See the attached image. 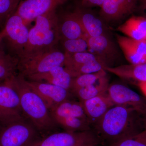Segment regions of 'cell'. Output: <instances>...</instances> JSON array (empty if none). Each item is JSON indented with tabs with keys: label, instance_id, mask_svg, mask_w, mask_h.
Wrapping results in <instances>:
<instances>
[{
	"label": "cell",
	"instance_id": "obj_5",
	"mask_svg": "<svg viewBox=\"0 0 146 146\" xmlns=\"http://www.w3.org/2000/svg\"><path fill=\"white\" fill-rule=\"evenodd\" d=\"M19 74L25 78L46 72L55 67L64 66L65 53L53 48L18 58Z\"/></svg>",
	"mask_w": 146,
	"mask_h": 146
},
{
	"label": "cell",
	"instance_id": "obj_13",
	"mask_svg": "<svg viewBox=\"0 0 146 146\" xmlns=\"http://www.w3.org/2000/svg\"><path fill=\"white\" fill-rule=\"evenodd\" d=\"M88 48L96 54L98 60L104 66L109 67V64L117 58L118 51L110 39L103 34L96 37L87 36Z\"/></svg>",
	"mask_w": 146,
	"mask_h": 146
},
{
	"label": "cell",
	"instance_id": "obj_29",
	"mask_svg": "<svg viewBox=\"0 0 146 146\" xmlns=\"http://www.w3.org/2000/svg\"><path fill=\"white\" fill-rule=\"evenodd\" d=\"M108 146H146V129L136 136L125 138Z\"/></svg>",
	"mask_w": 146,
	"mask_h": 146
},
{
	"label": "cell",
	"instance_id": "obj_4",
	"mask_svg": "<svg viewBox=\"0 0 146 146\" xmlns=\"http://www.w3.org/2000/svg\"><path fill=\"white\" fill-rule=\"evenodd\" d=\"M42 138L24 115L0 119V146H33Z\"/></svg>",
	"mask_w": 146,
	"mask_h": 146
},
{
	"label": "cell",
	"instance_id": "obj_14",
	"mask_svg": "<svg viewBox=\"0 0 146 146\" xmlns=\"http://www.w3.org/2000/svg\"><path fill=\"white\" fill-rule=\"evenodd\" d=\"M117 39L125 58L130 64L146 63V41L135 40L118 35Z\"/></svg>",
	"mask_w": 146,
	"mask_h": 146
},
{
	"label": "cell",
	"instance_id": "obj_32",
	"mask_svg": "<svg viewBox=\"0 0 146 146\" xmlns=\"http://www.w3.org/2000/svg\"><path fill=\"white\" fill-rule=\"evenodd\" d=\"M137 84L139 89L146 97V81L138 82Z\"/></svg>",
	"mask_w": 146,
	"mask_h": 146
},
{
	"label": "cell",
	"instance_id": "obj_11",
	"mask_svg": "<svg viewBox=\"0 0 146 146\" xmlns=\"http://www.w3.org/2000/svg\"><path fill=\"white\" fill-rule=\"evenodd\" d=\"M25 80L27 84L38 94L50 110L70 100V91L60 86L46 82Z\"/></svg>",
	"mask_w": 146,
	"mask_h": 146
},
{
	"label": "cell",
	"instance_id": "obj_23",
	"mask_svg": "<svg viewBox=\"0 0 146 146\" xmlns=\"http://www.w3.org/2000/svg\"><path fill=\"white\" fill-rule=\"evenodd\" d=\"M55 121L58 127H62L65 131L76 132L91 129V125L89 121L81 118L66 117L58 119Z\"/></svg>",
	"mask_w": 146,
	"mask_h": 146
},
{
	"label": "cell",
	"instance_id": "obj_19",
	"mask_svg": "<svg viewBox=\"0 0 146 146\" xmlns=\"http://www.w3.org/2000/svg\"><path fill=\"white\" fill-rule=\"evenodd\" d=\"M59 27L60 37L63 36V40L86 38L88 36L74 12L65 16Z\"/></svg>",
	"mask_w": 146,
	"mask_h": 146
},
{
	"label": "cell",
	"instance_id": "obj_37",
	"mask_svg": "<svg viewBox=\"0 0 146 146\" xmlns=\"http://www.w3.org/2000/svg\"><path fill=\"white\" fill-rule=\"evenodd\" d=\"M1 81H0V83H1Z\"/></svg>",
	"mask_w": 146,
	"mask_h": 146
},
{
	"label": "cell",
	"instance_id": "obj_24",
	"mask_svg": "<svg viewBox=\"0 0 146 146\" xmlns=\"http://www.w3.org/2000/svg\"><path fill=\"white\" fill-rule=\"evenodd\" d=\"M106 71L103 69L96 72L81 75L73 78L70 91L72 93L81 88L92 85L106 75Z\"/></svg>",
	"mask_w": 146,
	"mask_h": 146
},
{
	"label": "cell",
	"instance_id": "obj_7",
	"mask_svg": "<svg viewBox=\"0 0 146 146\" xmlns=\"http://www.w3.org/2000/svg\"><path fill=\"white\" fill-rule=\"evenodd\" d=\"M102 141L94 131H56L42 137L33 146H98Z\"/></svg>",
	"mask_w": 146,
	"mask_h": 146
},
{
	"label": "cell",
	"instance_id": "obj_12",
	"mask_svg": "<svg viewBox=\"0 0 146 146\" xmlns=\"http://www.w3.org/2000/svg\"><path fill=\"white\" fill-rule=\"evenodd\" d=\"M139 0H105L101 7L100 15L107 21L121 20L134 12Z\"/></svg>",
	"mask_w": 146,
	"mask_h": 146
},
{
	"label": "cell",
	"instance_id": "obj_3",
	"mask_svg": "<svg viewBox=\"0 0 146 146\" xmlns=\"http://www.w3.org/2000/svg\"><path fill=\"white\" fill-rule=\"evenodd\" d=\"M35 21L34 26L29 29L26 47L19 58L55 48L60 38L56 10L39 16Z\"/></svg>",
	"mask_w": 146,
	"mask_h": 146
},
{
	"label": "cell",
	"instance_id": "obj_16",
	"mask_svg": "<svg viewBox=\"0 0 146 146\" xmlns=\"http://www.w3.org/2000/svg\"><path fill=\"white\" fill-rule=\"evenodd\" d=\"M73 78L64 66H59L46 72L33 75L25 78L30 81L54 84L70 91Z\"/></svg>",
	"mask_w": 146,
	"mask_h": 146
},
{
	"label": "cell",
	"instance_id": "obj_33",
	"mask_svg": "<svg viewBox=\"0 0 146 146\" xmlns=\"http://www.w3.org/2000/svg\"><path fill=\"white\" fill-rule=\"evenodd\" d=\"M138 5L141 7V9L146 13V0H139Z\"/></svg>",
	"mask_w": 146,
	"mask_h": 146
},
{
	"label": "cell",
	"instance_id": "obj_26",
	"mask_svg": "<svg viewBox=\"0 0 146 146\" xmlns=\"http://www.w3.org/2000/svg\"><path fill=\"white\" fill-rule=\"evenodd\" d=\"M103 69V65L97 60L74 68L65 69L74 78L81 75L96 72Z\"/></svg>",
	"mask_w": 146,
	"mask_h": 146
},
{
	"label": "cell",
	"instance_id": "obj_2",
	"mask_svg": "<svg viewBox=\"0 0 146 146\" xmlns=\"http://www.w3.org/2000/svg\"><path fill=\"white\" fill-rule=\"evenodd\" d=\"M20 96L24 116L33 125L42 137L57 131L58 126L42 98L27 84L25 78L16 75L12 78Z\"/></svg>",
	"mask_w": 146,
	"mask_h": 146
},
{
	"label": "cell",
	"instance_id": "obj_31",
	"mask_svg": "<svg viewBox=\"0 0 146 146\" xmlns=\"http://www.w3.org/2000/svg\"><path fill=\"white\" fill-rule=\"evenodd\" d=\"M105 0H82V4L85 7H100L104 2Z\"/></svg>",
	"mask_w": 146,
	"mask_h": 146
},
{
	"label": "cell",
	"instance_id": "obj_1",
	"mask_svg": "<svg viewBox=\"0 0 146 146\" xmlns=\"http://www.w3.org/2000/svg\"><path fill=\"white\" fill-rule=\"evenodd\" d=\"M146 114L134 108L114 106L94 125V132L110 145L136 136L145 130Z\"/></svg>",
	"mask_w": 146,
	"mask_h": 146
},
{
	"label": "cell",
	"instance_id": "obj_17",
	"mask_svg": "<svg viewBox=\"0 0 146 146\" xmlns=\"http://www.w3.org/2000/svg\"><path fill=\"white\" fill-rule=\"evenodd\" d=\"M117 30L131 39L146 41V17L132 16Z\"/></svg>",
	"mask_w": 146,
	"mask_h": 146
},
{
	"label": "cell",
	"instance_id": "obj_35",
	"mask_svg": "<svg viewBox=\"0 0 146 146\" xmlns=\"http://www.w3.org/2000/svg\"><path fill=\"white\" fill-rule=\"evenodd\" d=\"M3 42L1 36L0 35V44H2Z\"/></svg>",
	"mask_w": 146,
	"mask_h": 146
},
{
	"label": "cell",
	"instance_id": "obj_30",
	"mask_svg": "<svg viewBox=\"0 0 146 146\" xmlns=\"http://www.w3.org/2000/svg\"><path fill=\"white\" fill-rule=\"evenodd\" d=\"M21 2V0H0V19L2 22L6 21L16 12Z\"/></svg>",
	"mask_w": 146,
	"mask_h": 146
},
{
	"label": "cell",
	"instance_id": "obj_18",
	"mask_svg": "<svg viewBox=\"0 0 146 146\" xmlns=\"http://www.w3.org/2000/svg\"><path fill=\"white\" fill-rule=\"evenodd\" d=\"M50 112L54 121L60 118L69 117L81 118L88 121L80 102L67 100L51 109Z\"/></svg>",
	"mask_w": 146,
	"mask_h": 146
},
{
	"label": "cell",
	"instance_id": "obj_34",
	"mask_svg": "<svg viewBox=\"0 0 146 146\" xmlns=\"http://www.w3.org/2000/svg\"><path fill=\"white\" fill-rule=\"evenodd\" d=\"M145 129H146V114L145 115Z\"/></svg>",
	"mask_w": 146,
	"mask_h": 146
},
{
	"label": "cell",
	"instance_id": "obj_15",
	"mask_svg": "<svg viewBox=\"0 0 146 146\" xmlns=\"http://www.w3.org/2000/svg\"><path fill=\"white\" fill-rule=\"evenodd\" d=\"M80 102L91 125L96 124L110 108L115 106L107 92Z\"/></svg>",
	"mask_w": 146,
	"mask_h": 146
},
{
	"label": "cell",
	"instance_id": "obj_27",
	"mask_svg": "<svg viewBox=\"0 0 146 146\" xmlns=\"http://www.w3.org/2000/svg\"><path fill=\"white\" fill-rule=\"evenodd\" d=\"M125 75L127 79L138 82L146 81V63L127 65L125 70Z\"/></svg>",
	"mask_w": 146,
	"mask_h": 146
},
{
	"label": "cell",
	"instance_id": "obj_22",
	"mask_svg": "<svg viewBox=\"0 0 146 146\" xmlns=\"http://www.w3.org/2000/svg\"><path fill=\"white\" fill-rule=\"evenodd\" d=\"M109 85L106 75L92 85L81 88L73 92L80 102L92 98L107 92Z\"/></svg>",
	"mask_w": 146,
	"mask_h": 146
},
{
	"label": "cell",
	"instance_id": "obj_20",
	"mask_svg": "<svg viewBox=\"0 0 146 146\" xmlns=\"http://www.w3.org/2000/svg\"><path fill=\"white\" fill-rule=\"evenodd\" d=\"M87 36L96 37L103 34L101 21L91 13L78 9L74 12Z\"/></svg>",
	"mask_w": 146,
	"mask_h": 146
},
{
	"label": "cell",
	"instance_id": "obj_6",
	"mask_svg": "<svg viewBox=\"0 0 146 146\" xmlns=\"http://www.w3.org/2000/svg\"><path fill=\"white\" fill-rule=\"evenodd\" d=\"M29 32L27 25L15 12L6 21L0 35L8 52L18 58L21 56L28 41Z\"/></svg>",
	"mask_w": 146,
	"mask_h": 146
},
{
	"label": "cell",
	"instance_id": "obj_9",
	"mask_svg": "<svg viewBox=\"0 0 146 146\" xmlns=\"http://www.w3.org/2000/svg\"><path fill=\"white\" fill-rule=\"evenodd\" d=\"M68 0H24L18 5L15 13L28 25L36 18L52 11Z\"/></svg>",
	"mask_w": 146,
	"mask_h": 146
},
{
	"label": "cell",
	"instance_id": "obj_28",
	"mask_svg": "<svg viewBox=\"0 0 146 146\" xmlns=\"http://www.w3.org/2000/svg\"><path fill=\"white\" fill-rule=\"evenodd\" d=\"M86 38L63 40L65 52L73 54L86 52L89 48Z\"/></svg>",
	"mask_w": 146,
	"mask_h": 146
},
{
	"label": "cell",
	"instance_id": "obj_21",
	"mask_svg": "<svg viewBox=\"0 0 146 146\" xmlns=\"http://www.w3.org/2000/svg\"><path fill=\"white\" fill-rule=\"evenodd\" d=\"M19 59L3 49L0 44V81L9 79L17 75Z\"/></svg>",
	"mask_w": 146,
	"mask_h": 146
},
{
	"label": "cell",
	"instance_id": "obj_25",
	"mask_svg": "<svg viewBox=\"0 0 146 146\" xmlns=\"http://www.w3.org/2000/svg\"><path fill=\"white\" fill-rule=\"evenodd\" d=\"M65 55L64 67L65 69H70L98 60L96 56L91 53L83 52L71 54L65 52Z\"/></svg>",
	"mask_w": 146,
	"mask_h": 146
},
{
	"label": "cell",
	"instance_id": "obj_36",
	"mask_svg": "<svg viewBox=\"0 0 146 146\" xmlns=\"http://www.w3.org/2000/svg\"><path fill=\"white\" fill-rule=\"evenodd\" d=\"M2 23V21H1V19H0V25H1V24Z\"/></svg>",
	"mask_w": 146,
	"mask_h": 146
},
{
	"label": "cell",
	"instance_id": "obj_8",
	"mask_svg": "<svg viewBox=\"0 0 146 146\" xmlns=\"http://www.w3.org/2000/svg\"><path fill=\"white\" fill-rule=\"evenodd\" d=\"M12 78L0 83V119L23 115Z\"/></svg>",
	"mask_w": 146,
	"mask_h": 146
},
{
	"label": "cell",
	"instance_id": "obj_10",
	"mask_svg": "<svg viewBox=\"0 0 146 146\" xmlns=\"http://www.w3.org/2000/svg\"><path fill=\"white\" fill-rule=\"evenodd\" d=\"M107 93L115 105L134 108L146 113V100L125 85L112 84L108 86Z\"/></svg>",
	"mask_w": 146,
	"mask_h": 146
}]
</instances>
